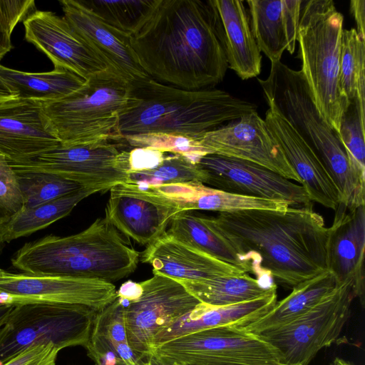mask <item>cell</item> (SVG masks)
<instances>
[{
	"label": "cell",
	"instance_id": "22",
	"mask_svg": "<svg viewBox=\"0 0 365 365\" xmlns=\"http://www.w3.org/2000/svg\"><path fill=\"white\" fill-rule=\"evenodd\" d=\"M140 261L153 267V274L178 282H199L246 273L241 269L194 249L166 232L148 245Z\"/></svg>",
	"mask_w": 365,
	"mask_h": 365
},
{
	"label": "cell",
	"instance_id": "41",
	"mask_svg": "<svg viewBox=\"0 0 365 365\" xmlns=\"http://www.w3.org/2000/svg\"><path fill=\"white\" fill-rule=\"evenodd\" d=\"M59 351L53 344L33 346L0 365H56Z\"/></svg>",
	"mask_w": 365,
	"mask_h": 365
},
{
	"label": "cell",
	"instance_id": "35",
	"mask_svg": "<svg viewBox=\"0 0 365 365\" xmlns=\"http://www.w3.org/2000/svg\"><path fill=\"white\" fill-rule=\"evenodd\" d=\"M14 170L24 207H36L87 187L47 172Z\"/></svg>",
	"mask_w": 365,
	"mask_h": 365
},
{
	"label": "cell",
	"instance_id": "11",
	"mask_svg": "<svg viewBox=\"0 0 365 365\" xmlns=\"http://www.w3.org/2000/svg\"><path fill=\"white\" fill-rule=\"evenodd\" d=\"M140 284L141 292L135 299L117 297L124 307L128 344L149 359L156 335L201 302L182 284L163 275L153 274Z\"/></svg>",
	"mask_w": 365,
	"mask_h": 365
},
{
	"label": "cell",
	"instance_id": "17",
	"mask_svg": "<svg viewBox=\"0 0 365 365\" xmlns=\"http://www.w3.org/2000/svg\"><path fill=\"white\" fill-rule=\"evenodd\" d=\"M23 24L26 40L44 53L54 68L70 70L86 81L111 71L64 17L36 10Z\"/></svg>",
	"mask_w": 365,
	"mask_h": 365
},
{
	"label": "cell",
	"instance_id": "29",
	"mask_svg": "<svg viewBox=\"0 0 365 365\" xmlns=\"http://www.w3.org/2000/svg\"><path fill=\"white\" fill-rule=\"evenodd\" d=\"M201 303L223 307L256 299L277 290L274 281L267 282L247 273L199 282H180Z\"/></svg>",
	"mask_w": 365,
	"mask_h": 365
},
{
	"label": "cell",
	"instance_id": "4",
	"mask_svg": "<svg viewBox=\"0 0 365 365\" xmlns=\"http://www.w3.org/2000/svg\"><path fill=\"white\" fill-rule=\"evenodd\" d=\"M139 259L140 253L105 217H100L79 233L48 235L25 243L11 262L25 274L112 283L133 273Z\"/></svg>",
	"mask_w": 365,
	"mask_h": 365
},
{
	"label": "cell",
	"instance_id": "12",
	"mask_svg": "<svg viewBox=\"0 0 365 365\" xmlns=\"http://www.w3.org/2000/svg\"><path fill=\"white\" fill-rule=\"evenodd\" d=\"M9 162V161H8ZM13 170L53 173L84 186L109 190L126 182L130 170L129 151L110 141L64 145L45 152L24 163L9 162Z\"/></svg>",
	"mask_w": 365,
	"mask_h": 365
},
{
	"label": "cell",
	"instance_id": "8",
	"mask_svg": "<svg viewBox=\"0 0 365 365\" xmlns=\"http://www.w3.org/2000/svg\"><path fill=\"white\" fill-rule=\"evenodd\" d=\"M80 304H24L14 306L0 328V364L36 345L60 350L86 347L96 312Z\"/></svg>",
	"mask_w": 365,
	"mask_h": 365
},
{
	"label": "cell",
	"instance_id": "13",
	"mask_svg": "<svg viewBox=\"0 0 365 365\" xmlns=\"http://www.w3.org/2000/svg\"><path fill=\"white\" fill-rule=\"evenodd\" d=\"M116 297L115 286L103 280L0 272V304H80L100 311Z\"/></svg>",
	"mask_w": 365,
	"mask_h": 365
},
{
	"label": "cell",
	"instance_id": "43",
	"mask_svg": "<svg viewBox=\"0 0 365 365\" xmlns=\"http://www.w3.org/2000/svg\"><path fill=\"white\" fill-rule=\"evenodd\" d=\"M350 11L352 14L357 29L359 36L365 40V1L364 0H351L350 1Z\"/></svg>",
	"mask_w": 365,
	"mask_h": 365
},
{
	"label": "cell",
	"instance_id": "23",
	"mask_svg": "<svg viewBox=\"0 0 365 365\" xmlns=\"http://www.w3.org/2000/svg\"><path fill=\"white\" fill-rule=\"evenodd\" d=\"M253 36L271 63L281 61L284 51L293 54L302 0H249L246 1Z\"/></svg>",
	"mask_w": 365,
	"mask_h": 365
},
{
	"label": "cell",
	"instance_id": "19",
	"mask_svg": "<svg viewBox=\"0 0 365 365\" xmlns=\"http://www.w3.org/2000/svg\"><path fill=\"white\" fill-rule=\"evenodd\" d=\"M60 4L66 20L117 76L132 87L151 78L138 60L130 35L103 21L78 0H61Z\"/></svg>",
	"mask_w": 365,
	"mask_h": 365
},
{
	"label": "cell",
	"instance_id": "30",
	"mask_svg": "<svg viewBox=\"0 0 365 365\" xmlns=\"http://www.w3.org/2000/svg\"><path fill=\"white\" fill-rule=\"evenodd\" d=\"M103 188L86 187L58 199L33 207H23L0 226V243L29 235L68 215L83 199Z\"/></svg>",
	"mask_w": 365,
	"mask_h": 365
},
{
	"label": "cell",
	"instance_id": "39",
	"mask_svg": "<svg viewBox=\"0 0 365 365\" xmlns=\"http://www.w3.org/2000/svg\"><path fill=\"white\" fill-rule=\"evenodd\" d=\"M35 11L33 0H0V61L13 48L11 37L14 27Z\"/></svg>",
	"mask_w": 365,
	"mask_h": 365
},
{
	"label": "cell",
	"instance_id": "37",
	"mask_svg": "<svg viewBox=\"0 0 365 365\" xmlns=\"http://www.w3.org/2000/svg\"><path fill=\"white\" fill-rule=\"evenodd\" d=\"M365 115L356 99L352 101L341 117L339 135L345 148L352 170L365 182Z\"/></svg>",
	"mask_w": 365,
	"mask_h": 365
},
{
	"label": "cell",
	"instance_id": "48",
	"mask_svg": "<svg viewBox=\"0 0 365 365\" xmlns=\"http://www.w3.org/2000/svg\"><path fill=\"white\" fill-rule=\"evenodd\" d=\"M1 269L0 268V272H1Z\"/></svg>",
	"mask_w": 365,
	"mask_h": 365
},
{
	"label": "cell",
	"instance_id": "40",
	"mask_svg": "<svg viewBox=\"0 0 365 365\" xmlns=\"http://www.w3.org/2000/svg\"><path fill=\"white\" fill-rule=\"evenodd\" d=\"M23 207L16 173L9 162L0 156V226Z\"/></svg>",
	"mask_w": 365,
	"mask_h": 365
},
{
	"label": "cell",
	"instance_id": "34",
	"mask_svg": "<svg viewBox=\"0 0 365 365\" xmlns=\"http://www.w3.org/2000/svg\"><path fill=\"white\" fill-rule=\"evenodd\" d=\"M110 26L130 36L148 19L159 0H78Z\"/></svg>",
	"mask_w": 365,
	"mask_h": 365
},
{
	"label": "cell",
	"instance_id": "5",
	"mask_svg": "<svg viewBox=\"0 0 365 365\" xmlns=\"http://www.w3.org/2000/svg\"><path fill=\"white\" fill-rule=\"evenodd\" d=\"M258 82L269 107L293 127L318 155L339 193V204L348 208L365 205V182L350 165L339 133L318 110L301 71L281 61L271 63L268 77Z\"/></svg>",
	"mask_w": 365,
	"mask_h": 365
},
{
	"label": "cell",
	"instance_id": "10",
	"mask_svg": "<svg viewBox=\"0 0 365 365\" xmlns=\"http://www.w3.org/2000/svg\"><path fill=\"white\" fill-rule=\"evenodd\" d=\"M151 354L180 365H283L270 344L234 325L175 338L153 348Z\"/></svg>",
	"mask_w": 365,
	"mask_h": 365
},
{
	"label": "cell",
	"instance_id": "18",
	"mask_svg": "<svg viewBox=\"0 0 365 365\" xmlns=\"http://www.w3.org/2000/svg\"><path fill=\"white\" fill-rule=\"evenodd\" d=\"M61 144L44 102L18 98L0 101L1 157L24 163Z\"/></svg>",
	"mask_w": 365,
	"mask_h": 365
},
{
	"label": "cell",
	"instance_id": "28",
	"mask_svg": "<svg viewBox=\"0 0 365 365\" xmlns=\"http://www.w3.org/2000/svg\"><path fill=\"white\" fill-rule=\"evenodd\" d=\"M0 80L16 98L51 102L81 88L86 80L73 71L54 68L51 71L29 73L0 65Z\"/></svg>",
	"mask_w": 365,
	"mask_h": 365
},
{
	"label": "cell",
	"instance_id": "38",
	"mask_svg": "<svg viewBox=\"0 0 365 365\" xmlns=\"http://www.w3.org/2000/svg\"><path fill=\"white\" fill-rule=\"evenodd\" d=\"M133 148H148L163 153L180 155L197 163L210 153L199 140L189 136L168 133H148L123 136L120 141Z\"/></svg>",
	"mask_w": 365,
	"mask_h": 365
},
{
	"label": "cell",
	"instance_id": "46",
	"mask_svg": "<svg viewBox=\"0 0 365 365\" xmlns=\"http://www.w3.org/2000/svg\"><path fill=\"white\" fill-rule=\"evenodd\" d=\"M149 365H180L175 363L168 362L155 355L151 354L149 357Z\"/></svg>",
	"mask_w": 365,
	"mask_h": 365
},
{
	"label": "cell",
	"instance_id": "45",
	"mask_svg": "<svg viewBox=\"0 0 365 365\" xmlns=\"http://www.w3.org/2000/svg\"><path fill=\"white\" fill-rule=\"evenodd\" d=\"M13 98H16V95L13 93L0 80V101Z\"/></svg>",
	"mask_w": 365,
	"mask_h": 365
},
{
	"label": "cell",
	"instance_id": "44",
	"mask_svg": "<svg viewBox=\"0 0 365 365\" xmlns=\"http://www.w3.org/2000/svg\"><path fill=\"white\" fill-rule=\"evenodd\" d=\"M14 306L0 304V328L6 323Z\"/></svg>",
	"mask_w": 365,
	"mask_h": 365
},
{
	"label": "cell",
	"instance_id": "3",
	"mask_svg": "<svg viewBox=\"0 0 365 365\" xmlns=\"http://www.w3.org/2000/svg\"><path fill=\"white\" fill-rule=\"evenodd\" d=\"M257 110L252 103L215 88L185 90L150 78L132 90L115 141L125 135L168 133L198 140L206 133Z\"/></svg>",
	"mask_w": 365,
	"mask_h": 365
},
{
	"label": "cell",
	"instance_id": "14",
	"mask_svg": "<svg viewBox=\"0 0 365 365\" xmlns=\"http://www.w3.org/2000/svg\"><path fill=\"white\" fill-rule=\"evenodd\" d=\"M202 183L241 195L282 200L291 206L312 203L304 188L277 173L252 162L210 153L196 163Z\"/></svg>",
	"mask_w": 365,
	"mask_h": 365
},
{
	"label": "cell",
	"instance_id": "42",
	"mask_svg": "<svg viewBox=\"0 0 365 365\" xmlns=\"http://www.w3.org/2000/svg\"><path fill=\"white\" fill-rule=\"evenodd\" d=\"M165 155V153L157 150L134 148L129 150L130 172L150 169L159 164Z\"/></svg>",
	"mask_w": 365,
	"mask_h": 365
},
{
	"label": "cell",
	"instance_id": "36",
	"mask_svg": "<svg viewBox=\"0 0 365 365\" xmlns=\"http://www.w3.org/2000/svg\"><path fill=\"white\" fill-rule=\"evenodd\" d=\"M202 172L195 163L182 155L172 154L165 155L150 169L130 172L125 182L147 189L163 185L202 182Z\"/></svg>",
	"mask_w": 365,
	"mask_h": 365
},
{
	"label": "cell",
	"instance_id": "21",
	"mask_svg": "<svg viewBox=\"0 0 365 365\" xmlns=\"http://www.w3.org/2000/svg\"><path fill=\"white\" fill-rule=\"evenodd\" d=\"M264 121L299 176L309 200L334 211L340 202L339 193L316 153L272 108L266 111Z\"/></svg>",
	"mask_w": 365,
	"mask_h": 365
},
{
	"label": "cell",
	"instance_id": "7",
	"mask_svg": "<svg viewBox=\"0 0 365 365\" xmlns=\"http://www.w3.org/2000/svg\"><path fill=\"white\" fill-rule=\"evenodd\" d=\"M133 87L112 71L86 80L70 95L44 103L46 115L64 145L115 140Z\"/></svg>",
	"mask_w": 365,
	"mask_h": 365
},
{
	"label": "cell",
	"instance_id": "20",
	"mask_svg": "<svg viewBox=\"0 0 365 365\" xmlns=\"http://www.w3.org/2000/svg\"><path fill=\"white\" fill-rule=\"evenodd\" d=\"M328 227L327 262L336 286L349 282L355 297L364 302L365 205L347 208L339 204Z\"/></svg>",
	"mask_w": 365,
	"mask_h": 365
},
{
	"label": "cell",
	"instance_id": "33",
	"mask_svg": "<svg viewBox=\"0 0 365 365\" xmlns=\"http://www.w3.org/2000/svg\"><path fill=\"white\" fill-rule=\"evenodd\" d=\"M365 40L356 29L342 33L339 62V86L343 96L350 103L356 100L365 115Z\"/></svg>",
	"mask_w": 365,
	"mask_h": 365
},
{
	"label": "cell",
	"instance_id": "15",
	"mask_svg": "<svg viewBox=\"0 0 365 365\" xmlns=\"http://www.w3.org/2000/svg\"><path fill=\"white\" fill-rule=\"evenodd\" d=\"M199 142L210 153L255 163L301 185L299 176L257 110L206 133Z\"/></svg>",
	"mask_w": 365,
	"mask_h": 365
},
{
	"label": "cell",
	"instance_id": "32",
	"mask_svg": "<svg viewBox=\"0 0 365 365\" xmlns=\"http://www.w3.org/2000/svg\"><path fill=\"white\" fill-rule=\"evenodd\" d=\"M125 341H128V339L124 307L116 297L96 312L86 349L96 365H113L119 360L113 345Z\"/></svg>",
	"mask_w": 365,
	"mask_h": 365
},
{
	"label": "cell",
	"instance_id": "2",
	"mask_svg": "<svg viewBox=\"0 0 365 365\" xmlns=\"http://www.w3.org/2000/svg\"><path fill=\"white\" fill-rule=\"evenodd\" d=\"M249 272L293 288L328 271V227L312 202L287 210H247L200 215Z\"/></svg>",
	"mask_w": 365,
	"mask_h": 365
},
{
	"label": "cell",
	"instance_id": "25",
	"mask_svg": "<svg viewBox=\"0 0 365 365\" xmlns=\"http://www.w3.org/2000/svg\"><path fill=\"white\" fill-rule=\"evenodd\" d=\"M149 188L174 201L180 211L207 210L218 213L247 210L284 211L291 206L285 201L241 195L213 188L200 182L163 185Z\"/></svg>",
	"mask_w": 365,
	"mask_h": 365
},
{
	"label": "cell",
	"instance_id": "9",
	"mask_svg": "<svg viewBox=\"0 0 365 365\" xmlns=\"http://www.w3.org/2000/svg\"><path fill=\"white\" fill-rule=\"evenodd\" d=\"M355 297L352 284L336 286L327 297L296 319L259 336L276 349L283 365H308L339 337Z\"/></svg>",
	"mask_w": 365,
	"mask_h": 365
},
{
	"label": "cell",
	"instance_id": "6",
	"mask_svg": "<svg viewBox=\"0 0 365 365\" xmlns=\"http://www.w3.org/2000/svg\"><path fill=\"white\" fill-rule=\"evenodd\" d=\"M344 16L332 0H302L297 32L298 58L315 105L338 133L350 104L339 86Z\"/></svg>",
	"mask_w": 365,
	"mask_h": 365
},
{
	"label": "cell",
	"instance_id": "16",
	"mask_svg": "<svg viewBox=\"0 0 365 365\" xmlns=\"http://www.w3.org/2000/svg\"><path fill=\"white\" fill-rule=\"evenodd\" d=\"M109 190L105 218L143 245L148 246L162 237L173 217L180 212L174 201L151 188L124 182Z\"/></svg>",
	"mask_w": 365,
	"mask_h": 365
},
{
	"label": "cell",
	"instance_id": "49",
	"mask_svg": "<svg viewBox=\"0 0 365 365\" xmlns=\"http://www.w3.org/2000/svg\"><path fill=\"white\" fill-rule=\"evenodd\" d=\"M96 365V364H95Z\"/></svg>",
	"mask_w": 365,
	"mask_h": 365
},
{
	"label": "cell",
	"instance_id": "31",
	"mask_svg": "<svg viewBox=\"0 0 365 365\" xmlns=\"http://www.w3.org/2000/svg\"><path fill=\"white\" fill-rule=\"evenodd\" d=\"M166 233L181 242L219 260L249 271L235 251L192 210L180 211L170 222Z\"/></svg>",
	"mask_w": 365,
	"mask_h": 365
},
{
	"label": "cell",
	"instance_id": "47",
	"mask_svg": "<svg viewBox=\"0 0 365 365\" xmlns=\"http://www.w3.org/2000/svg\"><path fill=\"white\" fill-rule=\"evenodd\" d=\"M332 365H351V364H348L347 362L344 361V360H342V359H339V358H336V359L334 361V362H333Z\"/></svg>",
	"mask_w": 365,
	"mask_h": 365
},
{
	"label": "cell",
	"instance_id": "26",
	"mask_svg": "<svg viewBox=\"0 0 365 365\" xmlns=\"http://www.w3.org/2000/svg\"><path fill=\"white\" fill-rule=\"evenodd\" d=\"M214 1L224 29L228 68L242 80L257 77L261 71L262 55L244 1Z\"/></svg>",
	"mask_w": 365,
	"mask_h": 365
},
{
	"label": "cell",
	"instance_id": "27",
	"mask_svg": "<svg viewBox=\"0 0 365 365\" xmlns=\"http://www.w3.org/2000/svg\"><path fill=\"white\" fill-rule=\"evenodd\" d=\"M336 287L334 276L330 272L324 271L294 287L292 292L277 302L268 313L241 328L258 335L282 326L311 309Z\"/></svg>",
	"mask_w": 365,
	"mask_h": 365
},
{
	"label": "cell",
	"instance_id": "24",
	"mask_svg": "<svg viewBox=\"0 0 365 365\" xmlns=\"http://www.w3.org/2000/svg\"><path fill=\"white\" fill-rule=\"evenodd\" d=\"M277 302L275 290L256 299L232 305L212 307L200 303L156 335L152 349L175 338L206 329L245 327L268 313Z\"/></svg>",
	"mask_w": 365,
	"mask_h": 365
},
{
	"label": "cell",
	"instance_id": "1",
	"mask_svg": "<svg viewBox=\"0 0 365 365\" xmlns=\"http://www.w3.org/2000/svg\"><path fill=\"white\" fill-rule=\"evenodd\" d=\"M130 43L151 78L179 88H211L228 68L214 0H159Z\"/></svg>",
	"mask_w": 365,
	"mask_h": 365
}]
</instances>
